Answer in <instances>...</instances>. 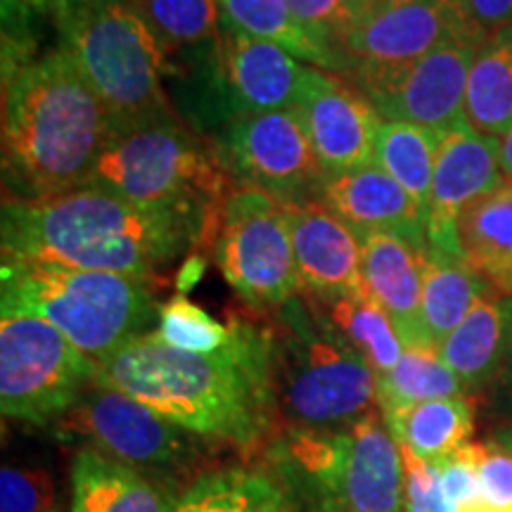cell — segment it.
Masks as SVG:
<instances>
[{
  "mask_svg": "<svg viewBox=\"0 0 512 512\" xmlns=\"http://www.w3.org/2000/svg\"><path fill=\"white\" fill-rule=\"evenodd\" d=\"M211 143L238 188L266 192L283 207L320 202L328 176L294 110L235 117Z\"/></svg>",
  "mask_w": 512,
  "mask_h": 512,
  "instance_id": "7c38bea8",
  "label": "cell"
},
{
  "mask_svg": "<svg viewBox=\"0 0 512 512\" xmlns=\"http://www.w3.org/2000/svg\"><path fill=\"white\" fill-rule=\"evenodd\" d=\"M285 5L320 43H325V46L342 57L339 48H342L344 36L349 31V22L342 10V0H285Z\"/></svg>",
  "mask_w": 512,
  "mask_h": 512,
  "instance_id": "8d00e7d4",
  "label": "cell"
},
{
  "mask_svg": "<svg viewBox=\"0 0 512 512\" xmlns=\"http://www.w3.org/2000/svg\"><path fill=\"white\" fill-rule=\"evenodd\" d=\"M112 3L121 0H3V17L5 24H17V27H27L31 15H46L57 24Z\"/></svg>",
  "mask_w": 512,
  "mask_h": 512,
  "instance_id": "74e56055",
  "label": "cell"
},
{
  "mask_svg": "<svg viewBox=\"0 0 512 512\" xmlns=\"http://www.w3.org/2000/svg\"><path fill=\"white\" fill-rule=\"evenodd\" d=\"M190 55L204 74L200 105L209 119L219 121V128L245 114L294 110L309 74L290 50L228 24L214 46Z\"/></svg>",
  "mask_w": 512,
  "mask_h": 512,
  "instance_id": "4fadbf2b",
  "label": "cell"
},
{
  "mask_svg": "<svg viewBox=\"0 0 512 512\" xmlns=\"http://www.w3.org/2000/svg\"><path fill=\"white\" fill-rule=\"evenodd\" d=\"M427 249L396 233L361 235L363 290L392 318L406 349H430L420 320Z\"/></svg>",
  "mask_w": 512,
  "mask_h": 512,
  "instance_id": "d6986e66",
  "label": "cell"
},
{
  "mask_svg": "<svg viewBox=\"0 0 512 512\" xmlns=\"http://www.w3.org/2000/svg\"><path fill=\"white\" fill-rule=\"evenodd\" d=\"M3 261H41L157 283L183 254L216 240L219 221L147 209L83 185L38 202H3Z\"/></svg>",
  "mask_w": 512,
  "mask_h": 512,
  "instance_id": "7a4b0ae2",
  "label": "cell"
},
{
  "mask_svg": "<svg viewBox=\"0 0 512 512\" xmlns=\"http://www.w3.org/2000/svg\"><path fill=\"white\" fill-rule=\"evenodd\" d=\"M302 292H366L361 278V235L325 204L285 207Z\"/></svg>",
  "mask_w": 512,
  "mask_h": 512,
  "instance_id": "ac0fdd59",
  "label": "cell"
},
{
  "mask_svg": "<svg viewBox=\"0 0 512 512\" xmlns=\"http://www.w3.org/2000/svg\"><path fill=\"white\" fill-rule=\"evenodd\" d=\"M463 259L496 292L512 297V181L465 209L458 223Z\"/></svg>",
  "mask_w": 512,
  "mask_h": 512,
  "instance_id": "603a6c76",
  "label": "cell"
},
{
  "mask_svg": "<svg viewBox=\"0 0 512 512\" xmlns=\"http://www.w3.org/2000/svg\"><path fill=\"white\" fill-rule=\"evenodd\" d=\"M223 12V24L242 34L278 43L313 67L332 74H344V60L335 50L320 43L309 29L292 15L285 0H216Z\"/></svg>",
  "mask_w": 512,
  "mask_h": 512,
  "instance_id": "f1b7e54d",
  "label": "cell"
},
{
  "mask_svg": "<svg viewBox=\"0 0 512 512\" xmlns=\"http://www.w3.org/2000/svg\"><path fill=\"white\" fill-rule=\"evenodd\" d=\"M155 335L169 347L188 351V354H214L230 342L233 328L230 323H219L183 294H176L159 306Z\"/></svg>",
  "mask_w": 512,
  "mask_h": 512,
  "instance_id": "d6a6232c",
  "label": "cell"
},
{
  "mask_svg": "<svg viewBox=\"0 0 512 512\" xmlns=\"http://www.w3.org/2000/svg\"><path fill=\"white\" fill-rule=\"evenodd\" d=\"M465 117L475 131L498 140L512 128V24L479 46L467 81Z\"/></svg>",
  "mask_w": 512,
  "mask_h": 512,
  "instance_id": "83f0119b",
  "label": "cell"
},
{
  "mask_svg": "<svg viewBox=\"0 0 512 512\" xmlns=\"http://www.w3.org/2000/svg\"><path fill=\"white\" fill-rule=\"evenodd\" d=\"M451 396H467L465 387L434 349H403L399 363L377 375V406L382 415Z\"/></svg>",
  "mask_w": 512,
  "mask_h": 512,
  "instance_id": "1f68e13d",
  "label": "cell"
},
{
  "mask_svg": "<svg viewBox=\"0 0 512 512\" xmlns=\"http://www.w3.org/2000/svg\"><path fill=\"white\" fill-rule=\"evenodd\" d=\"M88 185L140 207L211 221H219L221 204L233 190L211 138H202L181 117L112 128Z\"/></svg>",
  "mask_w": 512,
  "mask_h": 512,
  "instance_id": "8992f818",
  "label": "cell"
},
{
  "mask_svg": "<svg viewBox=\"0 0 512 512\" xmlns=\"http://www.w3.org/2000/svg\"><path fill=\"white\" fill-rule=\"evenodd\" d=\"M294 112L328 178L375 164L382 117L344 76L309 67Z\"/></svg>",
  "mask_w": 512,
  "mask_h": 512,
  "instance_id": "2e32d148",
  "label": "cell"
},
{
  "mask_svg": "<svg viewBox=\"0 0 512 512\" xmlns=\"http://www.w3.org/2000/svg\"><path fill=\"white\" fill-rule=\"evenodd\" d=\"M55 27L60 48L98 95L112 128L178 117L164 86V50L124 0L69 17Z\"/></svg>",
  "mask_w": 512,
  "mask_h": 512,
  "instance_id": "ba28073f",
  "label": "cell"
},
{
  "mask_svg": "<svg viewBox=\"0 0 512 512\" xmlns=\"http://www.w3.org/2000/svg\"><path fill=\"white\" fill-rule=\"evenodd\" d=\"M389 3H401V0H384V5H389Z\"/></svg>",
  "mask_w": 512,
  "mask_h": 512,
  "instance_id": "ee69618b",
  "label": "cell"
},
{
  "mask_svg": "<svg viewBox=\"0 0 512 512\" xmlns=\"http://www.w3.org/2000/svg\"><path fill=\"white\" fill-rule=\"evenodd\" d=\"M512 347V297L489 294L479 299L463 323L439 344L437 354L463 382L465 394L494 384Z\"/></svg>",
  "mask_w": 512,
  "mask_h": 512,
  "instance_id": "44dd1931",
  "label": "cell"
},
{
  "mask_svg": "<svg viewBox=\"0 0 512 512\" xmlns=\"http://www.w3.org/2000/svg\"><path fill=\"white\" fill-rule=\"evenodd\" d=\"M55 432L64 439L86 441V448L162 484L200 463L209 444L133 396L95 384L55 422Z\"/></svg>",
  "mask_w": 512,
  "mask_h": 512,
  "instance_id": "8fae6325",
  "label": "cell"
},
{
  "mask_svg": "<svg viewBox=\"0 0 512 512\" xmlns=\"http://www.w3.org/2000/svg\"><path fill=\"white\" fill-rule=\"evenodd\" d=\"M382 418L401 451L432 463L470 444L475 432V399L451 396L422 401L401 411L384 413Z\"/></svg>",
  "mask_w": 512,
  "mask_h": 512,
  "instance_id": "4316f807",
  "label": "cell"
},
{
  "mask_svg": "<svg viewBox=\"0 0 512 512\" xmlns=\"http://www.w3.org/2000/svg\"><path fill=\"white\" fill-rule=\"evenodd\" d=\"M501 169L503 176L512 181V128L501 138Z\"/></svg>",
  "mask_w": 512,
  "mask_h": 512,
  "instance_id": "b9f144b4",
  "label": "cell"
},
{
  "mask_svg": "<svg viewBox=\"0 0 512 512\" xmlns=\"http://www.w3.org/2000/svg\"><path fill=\"white\" fill-rule=\"evenodd\" d=\"M304 294V299L316 311L328 328L344 339L356 354L368 361L375 375L392 370L403 356V342L396 332L392 318L368 292L347 294Z\"/></svg>",
  "mask_w": 512,
  "mask_h": 512,
  "instance_id": "d4e9b609",
  "label": "cell"
},
{
  "mask_svg": "<svg viewBox=\"0 0 512 512\" xmlns=\"http://www.w3.org/2000/svg\"><path fill=\"white\" fill-rule=\"evenodd\" d=\"M458 8L470 29L482 38L512 24V0H458Z\"/></svg>",
  "mask_w": 512,
  "mask_h": 512,
  "instance_id": "f35d334b",
  "label": "cell"
},
{
  "mask_svg": "<svg viewBox=\"0 0 512 512\" xmlns=\"http://www.w3.org/2000/svg\"><path fill=\"white\" fill-rule=\"evenodd\" d=\"M275 467L316 512H403V453L382 415L330 430H285Z\"/></svg>",
  "mask_w": 512,
  "mask_h": 512,
  "instance_id": "52a82bcc",
  "label": "cell"
},
{
  "mask_svg": "<svg viewBox=\"0 0 512 512\" xmlns=\"http://www.w3.org/2000/svg\"><path fill=\"white\" fill-rule=\"evenodd\" d=\"M494 441H498V444L505 446L512 453V425L510 427H503V430H498Z\"/></svg>",
  "mask_w": 512,
  "mask_h": 512,
  "instance_id": "7bdbcfd3",
  "label": "cell"
},
{
  "mask_svg": "<svg viewBox=\"0 0 512 512\" xmlns=\"http://www.w3.org/2000/svg\"><path fill=\"white\" fill-rule=\"evenodd\" d=\"M486 394H489L491 411H494L498 418L512 422V347L503 363V370L498 373L494 384L486 389Z\"/></svg>",
  "mask_w": 512,
  "mask_h": 512,
  "instance_id": "ab89813d",
  "label": "cell"
},
{
  "mask_svg": "<svg viewBox=\"0 0 512 512\" xmlns=\"http://www.w3.org/2000/svg\"><path fill=\"white\" fill-rule=\"evenodd\" d=\"M174 512H294V496L266 467L235 465L197 477Z\"/></svg>",
  "mask_w": 512,
  "mask_h": 512,
  "instance_id": "cb8c5ba5",
  "label": "cell"
},
{
  "mask_svg": "<svg viewBox=\"0 0 512 512\" xmlns=\"http://www.w3.org/2000/svg\"><path fill=\"white\" fill-rule=\"evenodd\" d=\"M233 337L214 354H188L155 332L98 363L93 384L124 392L209 444L252 451L275 427L271 325L230 316Z\"/></svg>",
  "mask_w": 512,
  "mask_h": 512,
  "instance_id": "6da1fadb",
  "label": "cell"
},
{
  "mask_svg": "<svg viewBox=\"0 0 512 512\" xmlns=\"http://www.w3.org/2000/svg\"><path fill=\"white\" fill-rule=\"evenodd\" d=\"M178 498L166 484L93 448L74 458L69 512H174Z\"/></svg>",
  "mask_w": 512,
  "mask_h": 512,
  "instance_id": "7402d4cb",
  "label": "cell"
},
{
  "mask_svg": "<svg viewBox=\"0 0 512 512\" xmlns=\"http://www.w3.org/2000/svg\"><path fill=\"white\" fill-rule=\"evenodd\" d=\"M503 181L501 140L484 136L470 124L444 133L427 202V252L463 256L458 240L460 216Z\"/></svg>",
  "mask_w": 512,
  "mask_h": 512,
  "instance_id": "e0dca14e",
  "label": "cell"
},
{
  "mask_svg": "<svg viewBox=\"0 0 512 512\" xmlns=\"http://www.w3.org/2000/svg\"><path fill=\"white\" fill-rule=\"evenodd\" d=\"M98 363L46 318L0 311V408L10 420L48 425L64 418L93 384Z\"/></svg>",
  "mask_w": 512,
  "mask_h": 512,
  "instance_id": "9c48e42d",
  "label": "cell"
},
{
  "mask_svg": "<svg viewBox=\"0 0 512 512\" xmlns=\"http://www.w3.org/2000/svg\"><path fill=\"white\" fill-rule=\"evenodd\" d=\"M482 38H456L406 67L347 79L373 102L382 119L432 128L439 136L467 124L465 100Z\"/></svg>",
  "mask_w": 512,
  "mask_h": 512,
  "instance_id": "5bb4252c",
  "label": "cell"
},
{
  "mask_svg": "<svg viewBox=\"0 0 512 512\" xmlns=\"http://www.w3.org/2000/svg\"><path fill=\"white\" fill-rule=\"evenodd\" d=\"M216 266L254 311H278L302 292L285 207L266 192L238 188L221 204Z\"/></svg>",
  "mask_w": 512,
  "mask_h": 512,
  "instance_id": "30bf717a",
  "label": "cell"
},
{
  "mask_svg": "<svg viewBox=\"0 0 512 512\" xmlns=\"http://www.w3.org/2000/svg\"><path fill=\"white\" fill-rule=\"evenodd\" d=\"M275 313L273 399L287 430H330L375 413L377 375L299 292Z\"/></svg>",
  "mask_w": 512,
  "mask_h": 512,
  "instance_id": "5b68a950",
  "label": "cell"
},
{
  "mask_svg": "<svg viewBox=\"0 0 512 512\" xmlns=\"http://www.w3.org/2000/svg\"><path fill=\"white\" fill-rule=\"evenodd\" d=\"M110 133V114L62 48L3 72L5 200H50L88 185Z\"/></svg>",
  "mask_w": 512,
  "mask_h": 512,
  "instance_id": "3957f363",
  "label": "cell"
},
{
  "mask_svg": "<svg viewBox=\"0 0 512 512\" xmlns=\"http://www.w3.org/2000/svg\"><path fill=\"white\" fill-rule=\"evenodd\" d=\"M403 453V512H456L444 494L437 463Z\"/></svg>",
  "mask_w": 512,
  "mask_h": 512,
  "instance_id": "d590c367",
  "label": "cell"
},
{
  "mask_svg": "<svg viewBox=\"0 0 512 512\" xmlns=\"http://www.w3.org/2000/svg\"><path fill=\"white\" fill-rule=\"evenodd\" d=\"M441 136L432 128L408 121L382 119L377 133L375 164L401 185L427 216L434 166H437Z\"/></svg>",
  "mask_w": 512,
  "mask_h": 512,
  "instance_id": "f546056e",
  "label": "cell"
},
{
  "mask_svg": "<svg viewBox=\"0 0 512 512\" xmlns=\"http://www.w3.org/2000/svg\"><path fill=\"white\" fill-rule=\"evenodd\" d=\"M0 512H57L55 489L46 472L3 467Z\"/></svg>",
  "mask_w": 512,
  "mask_h": 512,
  "instance_id": "836d02e7",
  "label": "cell"
},
{
  "mask_svg": "<svg viewBox=\"0 0 512 512\" xmlns=\"http://www.w3.org/2000/svg\"><path fill=\"white\" fill-rule=\"evenodd\" d=\"M147 24L166 60L178 53H197L214 46L223 31V12L216 0H124Z\"/></svg>",
  "mask_w": 512,
  "mask_h": 512,
  "instance_id": "4dcf8cb0",
  "label": "cell"
},
{
  "mask_svg": "<svg viewBox=\"0 0 512 512\" xmlns=\"http://www.w3.org/2000/svg\"><path fill=\"white\" fill-rule=\"evenodd\" d=\"M484 512H512V453L498 441L475 444Z\"/></svg>",
  "mask_w": 512,
  "mask_h": 512,
  "instance_id": "e575fe53",
  "label": "cell"
},
{
  "mask_svg": "<svg viewBox=\"0 0 512 512\" xmlns=\"http://www.w3.org/2000/svg\"><path fill=\"white\" fill-rule=\"evenodd\" d=\"M489 294H496L494 287L463 256L427 252L420 304L427 347L437 351L439 344L463 323L467 313L475 309L479 299Z\"/></svg>",
  "mask_w": 512,
  "mask_h": 512,
  "instance_id": "484cf974",
  "label": "cell"
},
{
  "mask_svg": "<svg viewBox=\"0 0 512 512\" xmlns=\"http://www.w3.org/2000/svg\"><path fill=\"white\" fill-rule=\"evenodd\" d=\"M380 8H384V0H342V10L349 22V29L366 22V19L370 15H375Z\"/></svg>",
  "mask_w": 512,
  "mask_h": 512,
  "instance_id": "60d3db41",
  "label": "cell"
},
{
  "mask_svg": "<svg viewBox=\"0 0 512 512\" xmlns=\"http://www.w3.org/2000/svg\"><path fill=\"white\" fill-rule=\"evenodd\" d=\"M320 204L335 211L358 235L396 233L427 249L425 211L377 164L328 178Z\"/></svg>",
  "mask_w": 512,
  "mask_h": 512,
  "instance_id": "ffe728a7",
  "label": "cell"
},
{
  "mask_svg": "<svg viewBox=\"0 0 512 512\" xmlns=\"http://www.w3.org/2000/svg\"><path fill=\"white\" fill-rule=\"evenodd\" d=\"M0 292V311L46 318L95 363L147 335L159 316L155 283L41 261H3Z\"/></svg>",
  "mask_w": 512,
  "mask_h": 512,
  "instance_id": "277c9868",
  "label": "cell"
},
{
  "mask_svg": "<svg viewBox=\"0 0 512 512\" xmlns=\"http://www.w3.org/2000/svg\"><path fill=\"white\" fill-rule=\"evenodd\" d=\"M456 38H482L470 29L458 0L389 3L347 31L339 48L342 76L394 72Z\"/></svg>",
  "mask_w": 512,
  "mask_h": 512,
  "instance_id": "9a60e30c",
  "label": "cell"
}]
</instances>
